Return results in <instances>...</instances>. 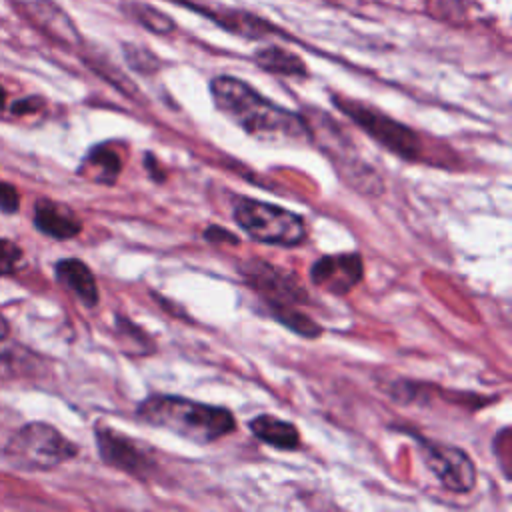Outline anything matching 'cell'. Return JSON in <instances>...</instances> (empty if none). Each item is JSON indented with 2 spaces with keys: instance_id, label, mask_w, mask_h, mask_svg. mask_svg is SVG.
<instances>
[{
  "instance_id": "5b68a950",
  "label": "cell",
  "mask_w": 512,
  "mask_h": 512,
  "mask_svg": "<svg viewBox=\"0 0 512 512\" xmlns=\"http://www.w3.org/2000/svg\"><path fill=\"white\" fill-rule=\"evenodd\" d=\"M334 104L352 118L372 140H376L380 146L390 150L392 154L404 158V160H418L422 154V142L414 130H410L406 124L386 116L384 112L376 110L370 104L334 96Z\"/></svg>"
},
{
  "instance_id": "9a60e30c",
  "label": "cell",
  "mask_w": 512,
  "mask_h": 512,
  "mask_svg": "<svg viewBox=\"0 0 512 512\" xmlns=\"http://www.w3.org/2000/svg\"><path fill=\"white\" fill-rule=\"evenodd\" d=\"M270 310V316L284 324L286 328H290L292 332L304 336V338H316L320 336L322 332V326L316 324L308 314H304L298 306H290V304H284V306H268Z\"/></svg>"
},
{
  "instance_id": "ffe728a7",
  "label": "cell",
  "mask_w": 512,
  "mask_h": 512,
  "mask_svg": "<svg viewBox=\"0 0 512 512\" xmlns=\"http://www.w3.org/2000/svg\"><path fill=\"white\" fill-rule=\"evenodd\" d=\"M144 166H146V170H148V174H150V178H152L154 182H164V180H166V176H164L162 168H158V162L154 160V156H152L150 152L146 154Z\"/></svg>"
},
{
  "instance_id": "52a82bcc",
  "label": "cell",
  "mask_w": 512,
  "mask_h": 512,
  "mask_svg": "<svg viewBox=\"0 0 512 512\" xmlns=\"http://www.w3.org/2000/svg\"><path fill=\"white\" fill-rule=\"evenodd\" d=\"M94 438L104 464L140 480L148 478L156 470V460L150 446L102 424L94 428Z\"/></svg>"
},
{
  "instance_id": "e0dca14e",
  "label": "cell",
  "mask_w": 512,
  "mask_h": 512,
  "mask_svg": "<svg viewBox=\"0 0 512 512\" xmlns=\"http://www.w3.org/2000/svg\"><path fill=\"white\" fill-rule=\"evenodd\" d=\"M20 208V194L16 186L0 180V210L6 214H16Z\"/></svg>"
},
{
  "instance_id": "44dd1931",
  "label": "cell",
  "mask_w": 512,
  "mask_h": 512,
  "mask_svg": "<svg viewBox=\"0 0 512 512\" xmlns=\"http://www.w3.org/2000/svg\"><path fill=\"white\" fill-rule=\"evenodd\" d=\"M8 334V324H6V320H4V316L0 314V338H4Z\"/></svg>"
},
{
  "instance_id": "ba28073f",
  "label": "cell",
  "mask_w": 512,
  "mask_h": 512,
  "mask_svg": "<svg viewBox=\"0 0 512 512\" xmlns=\"http://www.w3.org/2000/svg\"><path fill=\"white\" fill-rule=\"evenodd\" d=\"M240 274L264 298L266 306H300L308 300L306 290L292 274L266 260H246L240 266Z\"/></svg>"
},
{
  "instance_id": "d6986e66",
  "label": "cell",
  "mask_w": 512,
  "mask_h": 512,
  "mask_svg": "<svg viewBox=\"0 0 512 512\" xmlns=\"http://www.w3.org/2000/svg\"><path fill=\"white\" fill-rule=\"evenodd\" d=\"M204 238H206L208 242H230V244H238V238H236L232 232H228V230H224V228H220V226H208V228L204 230Z\"/></svg>"
},
{
  "instance_id": "277c9868",
  "label": "cell",
  "mask_w": 512,
  "mask_h": 512,
  "mask_svg": "<svg viewBox=\"0 0 512 512\" xmlns=\"http://www.w3.org/2000/svg\"><path fill=\"white\" fill-rule=\"evenodd\" d=\"M234 222L254 240L274 246H298L306 240V222L300 214L282 206L240 198L232 210Z\"/></svg>"
},
{
  "instance_id": "30bf717a",
  "label": "cell",
  "mask_w": 512,
  "mask_h": 512,
  "mask_svg": "<svg viewBox=\"0 0 512 512\" xmlns=\"http://www.w3.org/2000/svg\"><path fill=\"white\" fill-rule=\"evenodd\" d=\"M34 226L48 238L70 240L82 232L80 218L64 204L50 198H40L34 204Z\"/></svg>"
},
{
  "instance_id": "7c38bea8",
  "label": "cell",
  "mask_w": 512,
  "mask_h": 512,
  "mask_svg": "<svg viewBox=\"0 0 512 512\" xmlns=\"http://www.w3.org/2000/svg\"><path fill=\"white\" fill-rule=\"evenodd\" d=\"M250 432L264 444L276 450H296L300 446V432L298 428L288 422L280 420L272 414H260L248 422Z\"/></svg>"
},
{
  "instance_id": "6da1fadb",
  "label": "cell",
  "mask_w": 512,
  "mask_h": 512,
  "mask_svg": "<svg viewBox=\"0 0 512 512\" xmlns=\"http://www.w3.org/2000/svg\"><path fill=\"white\" fill-rule=\"evenodd\" d=\"M210 92L216 108L256 138L302 140L310 136L302 114L278 106L238 78L216 76L210 82Z\"/></svg>"
},
{
  "instance_id": "2e32d148",
  "label": "cell",
  "mask_w": 512,
  "mask_h": 512,
  "mask_svg": "<svg viewBox=\"0 0 512 512\" xmlns=\"http://www.w3.org/2000/svg\"><path fill=\"white\" fill-rule=\"evenodd\" d=\"M22 258H24V252L14 240L0 238V276L14 274L22 264Z\"/></svg>"
},
{
  "instance_id": "7402d4cb",
  "label": "cell",
  "mask_w": 512,
  "mask_h": 512,
  "mask_svg": "<svg viewBox=\"0 0 512 512\" xmlns=\"http://www.w3.org/2000/svg\"><path fill=\"white\" fill-rule=\"evenodd\" d=\"M4 104H6V92H4V88L0 86V110L4 108Z\"/></svg>"
},
{
  "instance_id": "8fae6325",
  "label": "cell",
  "mask_w": 512,
  "mask_h": 512,
  "mask_svg": "<svg viewBox=\"0 0 512 512\" xmlns=\"http://www.w3.org/2000/svg\"><path fill=\"white\" fill-rule=\"evenodd\" d=\"M54 276L56 282L86 308H94L98 304V284L86 262L78 258H62L54 264Z\"/></svg>"
},
{
  "instance_id": "9c48e42d",
  "label": "cell",
  "mask_w": 512,
  "mask_h": 512,
  "mask_svg": "<svg viewBox=\"0 0 512 512\" xmlns=\"http://www.w3.org/2000/svg\"><path fill=\"white\" fill-rule=\"evenodd\" d=\"M362 278L364 262L358 252L326 254L318 258L310 268L312 284L334 296L348 294Z\"/></svg>"
},
{
  "instance_id": "8992f818",
  "label": "cell",
  "mask_w": 512,
  "mask_h": 512,
  "mask_svg": "<svg viewBox=\"0 0 512 512\" xmlns=\"http://www.w3.org/2000/svg\"><path fill=\"white\" fill-rule=\"evenodd\" d=\"M418 448H420L422 462L440 480L444 488L458 494L470 492L474 488L476 466L468 456V452L452 444L422 440V438H418Z\"/></svg>"
},
{
  "instance_id": "4fadbf2b",
  "label": "cell",
  "mask_w": 512,
  "mask_h": 512,
  "mask_svg": "<svg viewBox=\"0 0 512 512\" xmlns=\"http://www.w3.org/2000/svg\"><path fill=\"white\" fill-rule=\"evenodd\" d=\"M120 170L122 158L116 148H112L110 144H96L82 158L78 174L98 184H114Z\"/></svg>"
},
{
  "instance_id": "5bb4252c",
  "label": "cell",
  "mask_w": 512,
  "mask_h": 512,
  "mask_svg": "<svg viewBox=\"0 0 512 512\" xmlns=\"http://www.w3.org/2000/svg\"><path fill=\"white\" fill-rule=\"evenodd\" d=\"M254 60L260 68L274 72V74H284V76H304L306 74L304 62L296 54L286 52L278 46H270V48L256 52Z\"/></svg>"
},
{
  "instance_id": "ac0fdd59",
  "label": "cell",
  "mask_w": 512,
  "mask_h": 512,
  "mask_svg": "<svg viewBox=\"0 0 512 512\" xmlns=\"http://www.w3.org/2000/svg\"><path fill=\"white\" fill-rule=\"evenodd\" d=\"M40 106H42V98H38V96H28V98L16 100V102L10 106V112L16 114V116H22V114L38 112Z\"/></svg>"
},
{
  "instance_id": "7a4b0ae2",
  "label": "cell",
  "mask_w": 512,
  "mask_h": 512,
  "mask_svg": "<svg viewBox=\"0 0 512 512\" xmlns=\"http://www.w3.org/2000/svg\"><path fill=\"white\" fill-rule=\"evenodd\" d=\"M136 416L150 426L170 430L194 444L216 442L236 428L234 414L228 408L170 394H156L142 400Z\"/></svg>"
},
{
  "instance_id": "3957f363",
  "label": "cell",
  "mask_w": 512,
  "mask_h": 512,
  "mask_svg": "<svg viewBox=\"0 0 512 512\" xmlns=\"http://www.w3.org/2000/svg\"><path fill=\"white\" fill-rule=\"evenodd\" d=\"M78 454V446L48 422L20 426L4 444V460L20 472H46Z\"/></svg>"
}]
</instances>
